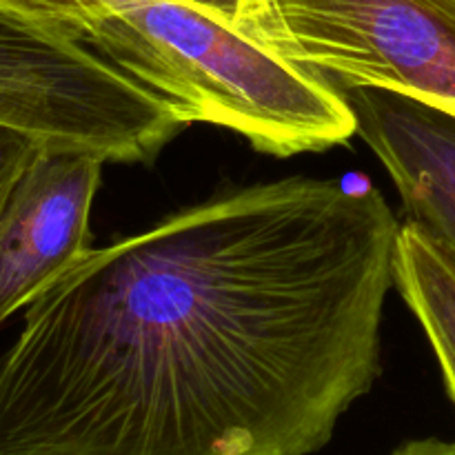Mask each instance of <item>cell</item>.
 <instances>
[{
    "instance_id": "30bf717a",
    "label": "cell",
    "mask_w": 455,
    "mask_h": 455,
    "mask_svg": "<svg viewBox=\"0 0 455 455\" xmlns=\"http://www.w3.org/2000/svg\"><path fill=\"white\" fill-rule=\"evenodd\" d=\"M187 3L196 4V7L204 9V12H209L212 16L225 20L227 25L235 27L238 25L240 16H243L247 0H187Z\"/></svg>"
},
{
    "instance_id": "9c48e42d",
    "label": "cell",
    "mask_w": 455,
    "mask_h": 455,
    "mask_svg": "<svg viewBox=\"0 0 455 455\" xmlns=\"http://www.w3.org/2000/svg\"><path fill=\"white\" fill-rule=\"evenodd\" d=\"M391 455H455V440H407L400 447H395Z\"/></svg>"
},
{
    "instance_id": "277c9868",
    "label": "cell",
    "mask_w": 455,
    "mask_h": 455,
    "mask_svg": "<svg viewBox=\"0 0 455 455\" xmlns=\"http://www.w3.org/2000/svg\"><path fill=\"white\" fill-rule=\"evenodd\" d=\"M0 124L102 163H151L187 127L132 78L3 3Z\"/></svg>"
},
{
    "instance_id": "6da1fadb",
    "label": "cell",
    "mask_w": 455,
    "mask_h": 455,
    "mask_svg": "<svg viewBox=\"0 0 455 455\" xmlns=\"http://www.w3.org/2000/svg\"><path fill=\"white\" fill-rule=\"evenodd\" d=\"M398 218L287 178L89 249L0 363V455H314L380 376Z\"/></svg>"
},
{
    "instance_id": "7a4b0ae2",
    "label": "cell",
    "mask_w": 455,
    "mask_h": 455,
    "mask_svg": "<svg viewBox=\"0 0 455 455\" xmlns=\"http://www.w3.org/2000/svg\"><path fill=\"white\" fill-rule=\"evenodd\" d=\"M53 27L163 100L185 124L289 158L355 133L340 96L187 0H0Z\"/></svg>"
},
{
    "instance_id": "8992f818",
    "label": "cell",
    "mask_w": 455,
    "mask_h": 455,
    "mask_svg": "<svg viewBox=\"0 0 455 455\" xmlns=\"http://www.w3.org/2000/svg\"><path fill=\"white\" fill-rule=\"evenodd\" d=\"M355 133L389 172L407 220L455 256V114L407 93L345 87Z\"/></svg>"
},
{
    "instance_id": "52a82bcc",
    "label": "cell",
    "mask_w": 455,
    "mask_h": 455,
    "mask_svg": "<svg viewBox=\"0 0 455 455\" xmlns=\"http://www.w3.org/2000/svg\"><path fill=\"white\" fill-rule=\"evenodd\" d=\"M394 283L431 342L455 404V256L416 222H400Z\"/></svg>"
},
{
    "instance_id": "5b68a950",
    "label": "cell",
    "mask_w": 455,
    "mask_h": 455,
    "mask_svg": "<svg viewBox=\"0 0 455 455\" xmlns=\"http://www.w3.org/2000/svg\"><path fill=\"white\" fill-rule=\"evenodd\" d=\"M102 160L40 147L0 213V324L29 307L89 251V216Z\"/></svg>"
},
{
    "instance_id": "ba28073f",
    "label": "cell",
    "mask_w": 455,
    "mask_h": 455,
    "mask_svg": "<svg viewBox=\"0 0 455 455\" xmlns=\"http://www.w3.org/2000/svg\"><path fill=\"white\" fill-rule=\"evenodd\" d=\"M40 147L43 142L36 140L29 133L0 124V213L13 185Z\"/></svg>"
},
{
    "instance_id": "3957f363",
    "label": "cell",
    "mask_w": 455,
    "mask_h": 455,
    "mask_svg": "<svg viewBox=\"0 0 455 455\" xmlns=\"http://www.w3.org/2000/svg\"><path fill=\"white\" fill-rule=\"evenodd\" d=\"M235 29L323 87L455 114V0H247Z\"/></svg>"
}]
</instances>
